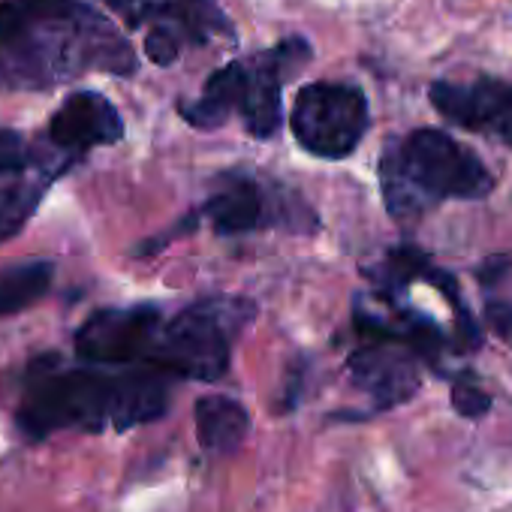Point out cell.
Returning <instances> with one entry per match:
<instances>
[{
	"label": "cell",
	"instance_id": "9c48e42d",
	"mask_svg": "<svg viewBox=\"0 0 512 512\" xmlns=\"http://www.w3.org/2000/svg\"><path fill=\"white\" fill-rule=\"evenodd\" d=\"M350 380L374 401L377 410L398 407L419 392V359L401 341L365 338L347 359Z\"/></svg>",
	"mask_w": 512,
	"mask_h": 512
},
{
	"label": "cell",
	"instance_id": "5bb4252c",
	"mask_svg": "<svg viewBox=\"0 0 512 512\" xmlns=\"http://www.w3.org/2000/svg\"><path fill=\"white\" fill-rule=\"evenodd\" d=\"M55 281V266L49 260L13 263L0 272V317H16L34 308Z\"/></svg>",
	"mask_w": 512,
	"mask_h": 512
},
{
	"label": "cell",
	"instance_id": "277c9868",
	"mask_svg": "<svg viewBox=\"0 0 512 512\" xmlns=\"http://www.w3.org/2000/svg\"><path fill=\"white\" fill-rule=\"evenodd\" d=\"M253 305L244 299H202L160 326L148 356L169 380L214 383L229 371L232 341L250 323Z\"/></svg>",
	"mask_w": 512,
	"mask_h": 512
},
{
	"label": "cell",
	"instance_id": "7a4b0ae2",
	"mask_svg": "<svg viewBox=\"0 0 512 512\" xmlns=\"http://www.w3.org/2000/svg\"><path fill=\"white\" fill-rule=\"evenodd\" d=\"M130 43L85 0H0V85L46 91L88 70L133 76Z\"/></svg>",
	"mask_w": 512,
	"mask_h": 512
},
{
	"label": "cell",
	"instance_id": "5b68a950",
	"mask_svg": "<svg viewBox=\"0 0 512 512\" xmlns=\"http://www.w3.org/2000/svg\"><path fill=\"white\" fill-rule=\"evenodd\" d=\"M208 217L217 235H244L256 229L317 232V211L290 187L253 178L247 172H226L217 178L205 205L196 211Z\"/></svg>",
	"mask_w": 512,
	"mask_h": 512
},
{
	"label": "cell",
	"instance_id": "30bf717a",
	"mask_svg": "<svg viewBox=\"0 0 512 512\" xmlns=\"http://www.w3.org/2000/svg\"><path fill=\"white\" fill-rule=\"evenodd\" d=\"M49 139L61 151H91L124 139V121L100 91L70 94L49 118Z\"/></svg>",
	"mask_w": 512,
	"mask_h": 512
},
{
	"label": "cell",
	"instance_id": "d6986e66",
	"mask_svg": "<svg viewBox=\"0 0 512 512\" xmlns=\"http://www.w3.org/2000/svg\"><path fill=\"white\" fill-rule=\"evenodd\" d=\"M25 166H28L25 139L16 130H10V127H0V175L22 172Z\"/></svg>",
	"mask_w": 512,
	"mask_h": 512
},
{
	"label": "cell",
	"instance_id": "44dd1931",
	"mask_svg": "<svg viewBox=\"0 0 512 512\" xmlns=\"http://www.w3.org/2000/svg\"><path fill=\"white\" fill-rule=\"evenodd\" d=\"M494 136H497L503 145H509V148H512V109H509V112L494 124Z\"/></svg>",
	"mask_w": 512,
	"mask_h": 512
},
{
	"label": "cell",
	"instance_id": "ffe728a7",
	"mask_svg": "<svg viewBox=\"0 0 512 512\" xmlns=\"http://www.w3.org/2000/svg\"><path fill=\"white\" fill-rule=\"evenodd\" d=\"M485 323L488 329L512 347V305L506 302H488L485 305Z\"/></svg>",
	"mask_w": 512,
	"mask_h": 512
},
{
	"label": "cell",
	"instance_id": "7c38bea8",
	"mask_svg": "<svg viewBox=\"0 0 512 512\" xmlns=\"http://www.w3.org/2000/svg\"><path fill=\"white\" fill-rule=\"evenodd\" d=\"M196 440L211 458H229L250 434V413L229 395H202L193 407Z\"/></svg>",
	"mask_w": 512,
	"mask_h": 512
},
{
	"label": "cell",
	"instance_id": "ac0fdd59",
	"mask_svg": "<svg viewBox=\"0 0 512 512\" xmlns=\"http://www.w3.org/2000/svg\"><path fill=\"white\" fill-rule=\"evenodd\" d=\"M181 49H184V40L163 25H154L145 37V55L157 67H169L172 61H178Z\"/></svg>",
	"mask_w": 512,
	"mask_h": 512
},
{
	"label": "cell",
	"instance_id": "9a60e30c",
	"mask_svg": "<svg viewBox=\"0 0 512 512\" xmlns=\"http://www.w3.org/2000/svg\"><path fill=\"white\" fill-rule=\"evenodd\" d=\"M383 296H395V293H404L413 281H434L437 275V266L428 260V256L416 247H395L389 250L377 266H368L362 269Z\"/></svg>",
	"mask_w": 512,
	"mask_h": 512
},
{
	"label": "cell",
	"instance_id": "8fae6325",
	"mask_svg": "<svg viewBox=\"0 0 512 512\" xmlns=\"http://www.w3.org/2000/svg\"><path fill=\"white\" fill-rule=\"evenodd\" d=\"M431 106L443 121L461 130L494 127L512 109V82L482 76L473 82H446L437 79L428 88Z\"/></svg>",
	"mask_w": 512,
	"mask_h": 512
},
{
	"label": "cell",
	"instance_id": "3957f363",
	"mask_svg": "<svg viewBox=\"0 0 512 512\" xmlns=\"http://www.w3.org/2000/svg\"><path fill=\"white\" fill-rule=\"evenodd\" d=\"M380 187L395 220H413L446 199H485L494 190L488 166L443 130H413L386 145Z\"/></svg>",
	"mask_w": 512,
	"mask_h": 512
},
{
	"label": "cell",
	"instance_id": "2e32d148",
	"mask_svg": "<svg viewBox=\"0 0 512 512\" xmlns=\"http://www.w3.org/2000/svg\"><path fill=\"white\" fill-rule=\"evenodd\" d=\"M43 202V184L16 181L0 187V244L16 238Z\"/></svg>",
	"mask_w": 512,
	"mask_h": 512
},
{
	"label": "cell",
	"instance_id": "ba28073f",
	"mask_svg": "<svg viewBox=\"0 0 512 512\" xmlns=\"http://www.w3.org/2000/svg\"><path fill=\"white\" fill-rule=\"evenodd\" d=\"M163 326V314L154 305L103 308L94 311L73 335L76 356L91 365L127 368L148 365L151 347Z\"/></svg>",
	"mask_w": 512,
	"mask_h": 512
},
{
	"label": "cell",
	"instance_id": "e0dca14e",
	"mask_svg": "<svg viewBox=\"0 0 512 512\" xmlns=\"http://www.w3.org/2000/svg\"><path fill=\"white\" fill-rule=\"evenodd\" d=\"M452 407L464 419H482L491 410V395L476 383L473 374L452 377Z\"/></svg>",
	"mask_w": 512,
	"mask_h": 512
},
{
	"label": "cell",
	"instance_id": "52a82bcc",
	"mask_svg": "<svg viewBox=\"0 0 512 512\" xmlns=\"http://www.w3.org/2000/svg\"><path fill=\"white\" fill-rule=\"evenodd\" d=\"M311 61V46L299 37L275 49L238 58V106L244 130L256 139H272L284 121V82Z\"/></svg>",
	"mask_w": 512,
	"mask_h": 512
},
{
	"label": "cell",
	"instance_id": "8992f818",
	"mask_svg": "<svg viewBox=\"0 0 512 512\" xmlns=\"http://www.w3.org/2000/svg\"><path fill=\"white\" fill-rule=\"evenodd\" d=\"M296 142L320 160L350 157L371 127L362 88L347 82H314L296 94L290 118Z\"/></svg>",
	"mask_w": 512,
	"mask_h": 512
},
{
	"label": "cell",
	"instance_id": "6da1fadb",
	"mask_svg": "<svg viewBox=\"0 0 512 512\" xmlns=\"http://www.w3.org/2000/svg\"><path fill=\"white\" fill-rule=\"evenodd\" d=\"M169 401V377L157 368L64 365L58 356H43L28 365L16 428L34 443L61 431H130L163 419Z\"/></svg>",
	"mask_w": 512,
	"mask_h": 512
},
{
	"label": "cell",
	"instance_id": "4fadbf2b",
	"mask_svg": "<svg viewBox=\"0 0 512 512\" xmlns=\"http://www.w3.org/2000/svg\"><path fill=\"white\" fill-rule=\"evenodd\" d=\"M238 106V61H229L226 67L214 70L199 94V100L181 103L178 112L190 127H223Z\"/></svg>",
	"mask_w": 512,
	"mask_h": 512
}]
</instances>
